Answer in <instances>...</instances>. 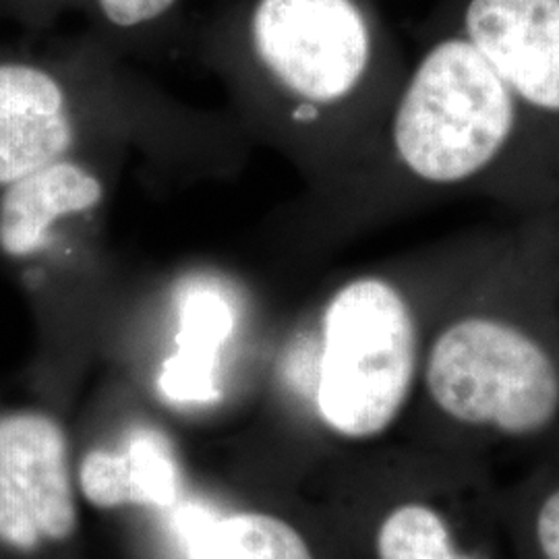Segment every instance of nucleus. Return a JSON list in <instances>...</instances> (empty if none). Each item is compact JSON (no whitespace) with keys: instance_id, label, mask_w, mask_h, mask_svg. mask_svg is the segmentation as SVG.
I'll return each mask as SVG.
<instances>
[{"instance_id":"obj_13","label":"nucleus","mask_w":559,"mask_h":559,"mask_svg":"<svg viewBox=\"0 0 559 559\" xmlns=\"http://www.w3.org/2000/svg\"><path fill=\"white\" fill-rule=\"evenodd\" d=\"M500 506L514 559H559V466L522 483Z\"/></svg>"},{"instance_id":"obj_9","label":"nucleus","mask_w":559,"mask_h":559,"mask_svg":"<svg viewBox=\"0 0 559 559\" xmlns=\"http://www.w3.org/2000/svg\"><path fill=\"white\" fill-rule=\"evenodd\" d=\"M242 284L228 272L200 265L187 267L168 282L175 311V353L162 362V394L180 402L218 396L216 371L235 334Z\"/></svg>"},{"instance_id":"obj_3","label":"nucleus","mask_w":559,"mask_h":559,"mask_svg":"<svg viewBox=\"0 0 559 559\" xmlns=\"http://www.w3.org/2000/svg\"><path fill=\"white\" fill-rule=\"evenodd\" d=\"M212 62L242 135L288 162L307 193L362 160L408 69L371 0H245Z\"/></svg>"},{"instance_id":"obj_5","label":"nucleus","mask_w":559,"mask_h":559,"mask_svg":"<svg viewBox=\"0 0 559 559\" xmlns=\"http://www.w3.org/2000/svg\"><path fill=\"white\" fill-rule=\"evenodd\" d=\"M471 240H440L346 274L300 321L280 378L325 431L378 440L415 404L429 325Z\"/></svg>"},{"instance_id":"obj_6","label":"nucleus","mask_w":559,"mask_h":559,"mask_svg":"<svg viewBox=\"0 0 559 559\" xmlns=\"http://www.w3.org/2000/svg\"><path fill=\"white\" fill-rule=\"evenodd\" d=\"M124 160L73 156L0 189V258L46 325L67 300L108 278V214Z\"/></svg>"},{"instance_id":"obj_8","label":"nucleus","mask_w":559,"mask_h":559,"mask_svg":"<svg viewBox=\"0 0 559 559\" xmlns=\"http://www.w3.org/2000/svg\"><path fill=\"white\" fill-rule=\"evenodd\" d=\"M466 456L440 452V480L433 491L390 506L373 533L376 559H503L500 498Z\"/></svg>"},{"instance_id":"obj_16","label":"nucleus","mask_w":559,"mask_h":559,"mask_svg":"<svg viewBox=\"0 0 559 559\" xmlns=\"http://www.w3.org/2000/svg\"><path fill=\"white\" fill-rule=\"evenodd\" d=\"M85 0H0V17L27 27H44L69 9H83Z\"/></svg>"},{"instance_id":"obj_2","label":"nucleus","mask_w":559,"mask_h":559,"mask_svg":"<svg viewBox=\"0 0 559 559\" xmlns=\"http://www.w3.org/2000/svg\"><path fill=\"white\" fill-rule=\"evenodd\" d=\"M417 400L450 454L559 440V210L473 235L429 325Z\"/></svg>"},{"instance_id":"obj_4","label":"nucleus","mask_w":559,"mask_h":559,"mask_svg":"<svg viewBox=\"0 0 559 559\" xmlns=\"http://www.w3.org/2000/svg\"><path fill=\"white\" fill-rule=\"evenodd\" d=\"M247 138L127 69L102 40L0 46V189L73 156L222 173Z\"/></svg>"},{"instance_id":"obj_15","label":"nucleus","mask_w":559,"mask_h":559,"mask_svg":"<svg viewBox=\"0 0 559 559\" xmlns=\"http://www.w3.org/2000/svg\"><path fill=\"white\" fill-rule=\"evenodd\" d=\"M180 0H85L96 23L108 36H127L150 29L166 20Z\"/></svg>"},{"instance_id":"obj_1","label":"nucleus","mask_w":559,"mask_h":559,"mask_svg":"<svg viewBox=\"0 0 559 559\" xmlns=\"http://www.w3.org/2000/svg\"><path fill=\"white\" fill-rule=\"evenodd\" d=\"M559 210V179L500 73L445 25L406 69L378 140L295 216L305 245H338L441 201Z\"/></svg>"},{"instance_id":"obj_12","label":"nucleus","mask_w":559,"mask_h":559,"mask_svg":"<svg viewBox=\"0 0 559 559\" xmlns=\"http://www.w3.org/2000/svg\"><path fill=\"white\" fill-rule=\"evenodd\" d=\"M193 559L318 558L290 522L263 512H240L212 524L195 545Z\"/></svg>"},{"instance_id":"obj_17","label":"nucleus","mask_w":559,"mask_h":559,"mask_svg":"<svg viewBox=\"0 0 559 559\" xmlns=\"http://www.w3.org/2000/svg\"><path fill=\"white\" fill-rule=\"evenodd\" d=\"M559 441V440H558Z\"/></svg>"},{"instance_id":"obj_10","label":"nucleus","mask_w":559,"mask_h":559,"mask_svg":"<svg viewBox=\"0 0 559 559\" xmlns=\"http://www.w3.org/2000/svg\"><path fill=\"white\" fill-rule=\"evenodd\" d=\"M0 466L48 545L75 535L80 516L69 443L52 413L34 406L0 408Z\"/></svg>"},{"instance_id":"obj_14","label":"nucleus","mask_w":559,"mask_h":559,"mask_svg":"<svg viewBox=\"0 0 559 559\" xmlns=\"http://www.w3.org/2000/svg\"><path fill=\"white\" fill-rule=\"evenodd\" d=\"M50 545L0 466V559H41Z\"/></svg>"},{"instance_id":"obj_11","label":"nucleus","mask_w":559,"mask_h":559,"mask_svg":"<svg viewBox=\"0 0 559 559\" xmlns=\"http://www.w3.org/2000/svg\"><path fill=\"white\" fill-rule=\"evenodd\" d=\"M78 479L83 498L104 510L124 503L168 506L177 498L175 464L154 441H138L129 452L94 450L81 460Z\"/></svg>"},{"instance_id":"obj_7","label":"nucleus","mask_w":559,"mask_h":559,"mask_svg":"<svg viewBox=\"0 0 559 559\" xmlns=\"http://www.w3.org/2000/svg\"><path fill=\"white\" fill-rule=\"evenodd\" d=\"M450 27L500 73L559 179V0H459Z\"/></svg>"}]
</instances>
